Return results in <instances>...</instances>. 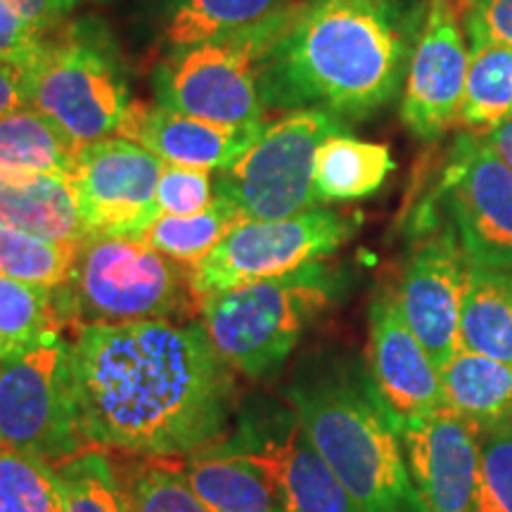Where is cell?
<instances>
[{
	"label": "cell",
	"mask_w": 512,
	"mask_h": 512,
	"mask_svg": "<svg viewBox=\"0 0 512 512\" xmlns=\"http://www.w3.org/2000/svg\"><path fill=\"white\" fill-rule=\"evenodd\" d=\"M441 394L479 434L512 422V366L496 358L460 347L441 368Z\"/></svg>",
	"instance_id": "obj_20"
},
{
	"label": "cell",
	"mask_w": 512,
	"mask_h": 512,
	"mask_svg": "<svg viewBox=\"0 0 512 512\" xmlns=\"http://www.w3.org/2000/svg\"><path fill=\"white\" fill-rule=\"evenodd\" d=\"M216 200V181L211 171L190 169V166L166 164L157 181L159 216H195L209 209Z\"/></svg>",
	"instance_id": "obj_34"
},
{
	"label": "cell",
	"mask_w": 512,
	"mask_h": 512,
	"mask_svg": "<svg viewBox=\"0 0 512 512\" xmlns=\"http://www.w3.org/2000/svg\"><path fill=\"white\" fill-rule=\"evenodd\" d=\"M0 228L43 238L79 242L86 238L72 185L55 176L0 171Z\"/></svg>",
	"instance_id": "obj_21"
},
{
	"label": "cell",
	"mask_w": 512,
	"mask_h": 512,
	"mask_svg": "<svg viewBox=\"0 0 512 512\" xmlns=\"http://www.w3.org/2000/svg\"><path fill=\"white\" fill-rule=\"evenodd\" d=\"M460 347L512 366V271L467 266Z\"/></svg>",
	"instance_id": "obj_22"
},
{
	"label": "cell",
	"mask_w": 512,
	"mask_h": 512,
	"mask_svg": "<svg viewBox=\"0 0 512 512\" xmlns=\"http://www.w3.org/2000/svg\"><path fill=\"white\" fill-rule=\"evenodd\" d=\"M441 195L467 261L512 271V169L484 136L458 140Z\"/></svg>",
	"instance_id": "obj_12"
},
{
	"label": "cell",
	"mask_w": 512,
	"mask_h": 512,
	"mask_svg": "<svg viewBox=\"0 0 512 512\" xmlns=\"http://www.w3.org/2000/svg\"><path fill=\"white\" fill-rule=\"evenodd\" d=\"M463 27L470 46H512V0H463Z\"/></svg>",
	"instance_id": "obj_35"
},
{
	"label": "cell",
	"mask_w": 512,
	"mask_h": 512,
	"mask_svg": "<svg viewBox=\"0 0 512 512\" xmlns=\"http://www.w3.org/2000/svg\"><path fill=\"white\" fill-rule=\"evenodd\" d=\"M55 290L31 287L0 275V358L31 347L38 339L62 332Z\"/></svg>",
	"instance_id": "obj_29"
},
{
	"label": "cell",
	"mask_w": 512,
	"mask_h": 512,
	"mask_svg": "<svg viewBox=\"0 0 512 512\" xmlns=\"http://www.w3.org/2000/svg\"><path fill=\"white\" fill-rule=\"evenodd\" d=\"M427 512H475L482 434L441 406L399 432Z\"/></svg>",
	"instance_id": "obj_17"
},
{
	"label": "cell",
	"mask_w": 512,
	"mask_h": 512,
	"mask_svg": "<svg viewBox=\"0 0 512 512\" xmlns=\"http://www.w3.org/2000/svg\"><path fill=\"white\" fill-rule=\"evenodd\" d=\"M0 446L60 465L88 451L62 332L0 358Z\"/></svg>",
	"instance_id": "obj_8"
},
{
	"label": "cell",
	"mask_w": 512,
	"mask_h": 512,
	"mask_svg": "<svg viewBox=\"0 0 512 512\" xmlns=\"http://www.w3.org/2000/svg\"><path fill=\"white\" fill-rule=\"evenodd\" d=\"M117 467L126 512H209L185 479L181 460L133 458Z\"/></svg>",
	"instance_id": "obj_30"
},
{
	"label": "cell",
	"mask_w": 512,
	"mask_h": 512,
	"mask_svg": "<svg viewBox=\"0 0 512 512\" xmlns=\"http://www.w3.org/2000/svg\"><path fill=\"white\" fill-rule=\"evenodd\" d=\"M81 145L34 107L0 119V171L69 181Z\"/></svg>",
	"instance_id": "obj_24"
},
{
	"label": "cell",
	"mask_w": 512,
	"mask_h": 512,
	"mask_svg": "<svg viewBox=\"0 0 512 512\" xmlns=\"http://www.w3.org/2000/svg\"><path fill=\"white\" fill-rule=\"evenodd\" d=\"M294 0H176L166 24L171 48H188L261 29L285 17Z\"/></svg>",
	"instance_id": "obj_25"
},
{
	"label": "cell",
	"mask_w": 512,
	"mask_h": 512,
	"mask_svg": "<svg viewBox=\"0 0 512 512\" xmlns=\"http://www.w3.org/2000/svg\"><path fill=\"white\" fill-rule=\"evenodd\" d=\"M8 3L38 34H48L86 0H8Z\"/></svg>",
	"instance_id": "obj_37"
},
{
	"label": "cell",
	"mask_w": 512,
	"mask_h": 512,
	"mask_svg": "<svg viewBox=\"0 0 512 512\" xmlns=\"http://www.w3.org/2000/svg\"><path fill=\"white\" fill-rule=\"evenodd\" d=\"M69 370L88 446L183 460L226 441L238 375L200 323L74 325Z\"/></svg>",
	"instance_id": "obj_1"
},
{
	"label": "cell",
	"mask_w": 512,
	"mask_h": 512,
	"mask_svg": "<svg viewBox=\"0 0 512 512\" xmlns=\"http://www.w3.org/2000/svg\"><path fill=\"white\" fill-rule=\"evenodd\" d=\"M339 131V119L318 110L287 112L278 121H266L245 155L216 174V192L238 204L249 221L290 219L316 209V150Z\"/></svg>",
	"instance_id": "obj_9"
},
{
	"label": "cell",
	"mask_w": 512,
	"mask_h": 512,
	"mask_svg": "<svg viewBox=\"0 0 512 512\" xmlns=\"http://www.w3.org/2000/svg\"><path fill=\"white\" fill-rule=\"evenodd\" d=\"M356 226V216L332 209H311L290 219L240 223L190 271L192 297L202 304L216 292L302 271L337 252L356 233Z\"/></svg>",
	"instance_id": "obj_10"
},
{
	"label": "cell",
	"mask_w": 512,
	"mask_h": 512,
	"mask_svg": "<svg viewBox=\"0 0 512 512\" xmlns=\"http://www.w3.org/2000/svg\"><path fill=\"white\" fill-rule=\"evenodd\" d=\"M264 126L266 121L254 126H221L171 110L162 102L150 105L133 100L114 136L143 145L166 164L219 174L245 155Z\"/></svg>",
	"instance_id": "obj_18"
},
{
	"label": "cell",
	"mask_w": 512,
	"mask_h": 512,
	"mask_svg": "<svg viewBox=\"0 0 512 512\" xmlns=\"http://www.w3.org/2000/svg\"><path fill=\"white\" fill-rule=\"evenodd\" d=\"M64 325L188 320L200 313L190 271L136 238L88 235L67 283L55 290Z\"/></svg>",
	"instance_id": "obj_5"
},
{
	"label": "cell",
	"mask_w": 512,
	"mask_h": 512,
	"mask_svg": "<svg viewBox=\"0 0 512 512\" xmlns=\"http://www.w3.org/2000/svg\"><path fill=\"white\" fill-rule=\"evenodd\" d=\"M470 43L463 27V0H425V15L415 41L401 119L420 140H434L458 121L463 105Z\"/></svg>",
	"instance_id": "obj_13"
},
{
	"label": "cell",
	"mask_w": 512,
	"mask_h": 512,
	"mask_svg": "<svg viewBox=\"0 0 512 512\" xmlns=\"http://www.w3.org/2000/svg\"><path fill=\"white\" fill-rule=\"evenodd\" d=\"M22 62L29 107L81 147L117 133L131 105L126 74L110 38L93 24H57Z\"/></svg>",
	"instance_id": "obj_6"
},
{
	"label": "cell",
	"mask_w": 512,
	"mask_h": 512,
	"mask_svg": "<svg viewBox=\"0 0 512 512\" xmlns=\"http://www.w3.org/2000/svg\"><path fill=\"white\" fill-rule=\"evenodd\" d=\"M162 166L157 155L121 136L83 145L67 183L86 238H140L159 219L155 195Z\"/></svg>",
	"instance_id": "obj_11"
},
{
	"label": "cell",
	"mask_w": 512,
	"mask_h": 512,
	"mask_svg": "<svg viewBox=\"0 0 512 512\" xmlns=\"http://www.w3.org/2000/svg\"><path fill=\"white\" fill-rule=\"evenodd\" d=\"M467 266L453 226H434L408 256L396 290L406 323L439 370L460 349Z\"/></svg>",
	"instance_id": "obj_16"
},
{
	"label": "cell",
	"mask_w": 512,
	"mask_h": 512,
	"mask_svg": "<svg viewBox=\"0 0 512 512\" xmlns=\"http://www.w3.org/2000/svg\"><path fill=\"white\" fill-rule=\"evenodd\" d=\"M425 0H304L261 69L266 107L366 117L401 93Z\"/></svg>",
	"instance_id": "obj_2"
},
{
	"label": "cell",
	"mask_w": 512,
	"mask_h": 512,
	"mask_svg": "<svg viewBox=\"0 0 512 512\" xmlns=\"http://www.w3.org/2000/svg\"><path fill=\"white\" fill-rule=\"evenodd\" d=\"M368 380L396 432L444 406L441 370L403 316L396 290H382L370 306Z\"/></svg>",
	"instance_id": "obj_15"
},
{
	"label": "cell",
	"mask_w": 512,
	"mask_h": 512,
	"mask_svg": "<svg viewBox=\"0 0 512 512\" xmlns=\"http://www.w3.org/2000/svg\"><path fill=\"white\" fill-rule=\"evenodd\" d=\"M475 512H512V422L482 434Z\"/></svg>",
	"instance_id": "obj_33"
},
{
	"label": "cell",
	"mask_w": 512,
	"mask_h": 512,
	"mask_svg": "<svg viewBox=\"0 0 512 512\" xmlns=\"http://www.w3.org/2000/svg\"><path fill=\"white\" fill-rule=\"evenodd\" d=\"M43 34L29 27L8 0H0V60H24Z\"/></svg>",
	"instance_id": "obj_36"
},
{
	"label": "cell",
	"mask_w": 512,
	"mask_h": 512,
	"mask_svg": "<svg viewBox=\"0 0 512 512\" xmlns=\"http://www.w3.org/2000/svg\"><path fill=\"white\" fill-rule=\"evenodd\" d=\"M285 401L361 512H427L399 432L361 366L339 358L304 363Z\"/></svg>",
	"instance_id": "obj_3"
},
{
	"label": "cell",
	"mask_w": 512,
	"mask_h": 512,
	"mask_svg": "<svg viewBox=\"0 0 512 512\" xmlns=\"http://www.w3.org/2000/svg\"><path fill=\"white\" fill-rule=\"evenodd\" d=\"M512 117V46H470V69L456 124L491 131Z\"/></svg>",
	"instance_id": "obj_27"
},
{
	"label": "cell",
	"mask_w": 512,
	"mask_h": 512,
	"mask_svg": "<svg viewBox=\"0 0 512 512\" xmlns=\"http://www.w3.org/2000/svg\"><path fill=\"white\" fill-rule=\"evenodd\" d=\"M64 512H126L119 467L100 448H88L67 463L55 465Z\"/></svg>",
	"instance_id": "obj_31"
},
{
	"label": "cell",
	"mask_w": 512,
	"mask_h": 512,
	"mask_svg": "<svg viewBox=\"0 0 512 512\" xmlns=\"http://www.w3.org/2000/svg\"><path fill=\"white\" fill-rule=\"evenodd\" d=\"M294 8L247 34L171 50L155 72L159 102L211 124H264L268 107L259 88L261 69Z\"/></svg>",
	"instance_id": "obj_7"
},
{
	"label": "cell",
	"mask_w": 512,
	"mask_h": 512,
	"mask_svg": "<svg viewBox=\"0 0 512 512\" xmlns=\"http://www.w3.org/2000/svg\"><path fill=\"white\" fill-rule=\"evenodd\" d=\"M484 140L491 145V150H494L496 155L512 169V117L503 119L501 124L491 128V131H486Z\"/></svg>",
	"instance_id": "obj_39"
},
{
	"label": "cell",
	"mask_w": 512,
	"mask_h": 512,
	"mask_svg": "<svg viewBox=\"0 0 512 512\" xmlns=\"http://www.w3.org/2000/svg\"><path fill=\"white\" fill-rule=\"evenodd\" d=\"M79 242L43 238L17 228H0V275L31 287L57 290L72 273Z\"/></svg>",
	"instance_id": "obj_28"
},
{
	"label": "cell",
	"mask_w": 512,
	"mask_h": 512,
	"mask_svg": "<svg viewBox=\"0 0 512 512\" xmlns=\"http://www.w3.org/2000/svg\"><path fill=\"white\" fill-rule=\"evenodd\" d=\"M183 475L209 512H290L271 472L228 444L185 460Z\"/></svg>",
	"instance_id": "obj_19"
},
{
	"label": "cell",
	"mask_w": 512,
	"mask_h": 512,
	"mask_svg": "<svg viewBox=\"0 0 512 512\" xmlns=\"http://www.w3.org/2000/svg\"><path fill=\"white\" fill-rule=\"evenodd\" d=\"M29 107L27 69L22 60H0V119Z\"/></svg>",
	"instance_id": "obj_38"
},
{
	"label": "cell",
	"mask_w": 512,
	"mask_h": 512,
	"mask_svg": "<svg viewBox=\"0 0 512 512\" xmlns=\"http://www.w3.org/2000/svg\"><path fill=\"white\" fill-rule=\"evenodd\" d=\"M337 287V275L318 261L211 294L200 304V325L235 375L264 380L285 366L304 332L335 302Z\"/></svg>",
	"instance_id": "obj_4"
},
{
	"label": "cell",
	"mask_w": 512,
	"mask_h": 512,
	"mask_svg": "<svg viewBox=\"0 0 512 512\" xmlns=\"http://www.w3.org/2000/svg\"><path fill=\"white\" fill-rule=\"evenodd\" d=\"M249 221L242 209L228 197L216 192V200L209 209L195 216H166L152 221V226L140 235V242L147 247L157 249L169 259L192 271L200 266L207 256L221 245L230 230H235L240 223Z\"/></svg>",
	"instance_id": "obj_26"
},
{
	"label": "cell",
	"mask_w": 512,
	"mask_h": 512,
	"mask_svg": "<svg viewBox=\"0 0 512 512\" xmlns=\"http://www.w3.org/2000/svg\"><path fill=\"white\" fill-rule=\"evenodd\" d=\"M271 472L290 512H361L320 458L290 406L254 411L223 441Z\"/></svg>",
	"instance_id": "obj_14"
},
{
	"label": "cell",
	"mask_w": 512,
	"mask_h": 512,
	"mask_svg": "<svg viewBox=\"0 0 512 512\" xmlns=\"http://www.w3.org/2000/svg\"><path fill=\"white\" fill-rule=\"evenodd\" d=\"M0 512H64L55 467L0 446Z\"/></svg>",
	"instance_id": "obj_32"
},
{
	"label": "cell",
	"mask_w": 512,
	"mask_h": 512,
	"mask_svg": "<svg viewBox=\"0 0 512 512\" xmlns=\"http://www.w3.org/2000/svg\"><path fill=\"white\" fill-rule=\"evenodd\" d=\"M389 147L332 133L318 145L313 185L320 202L361 200L377 192L394 171Z\"/></svg>",
	"instance_id": "obj_23"
}]
</instances>
